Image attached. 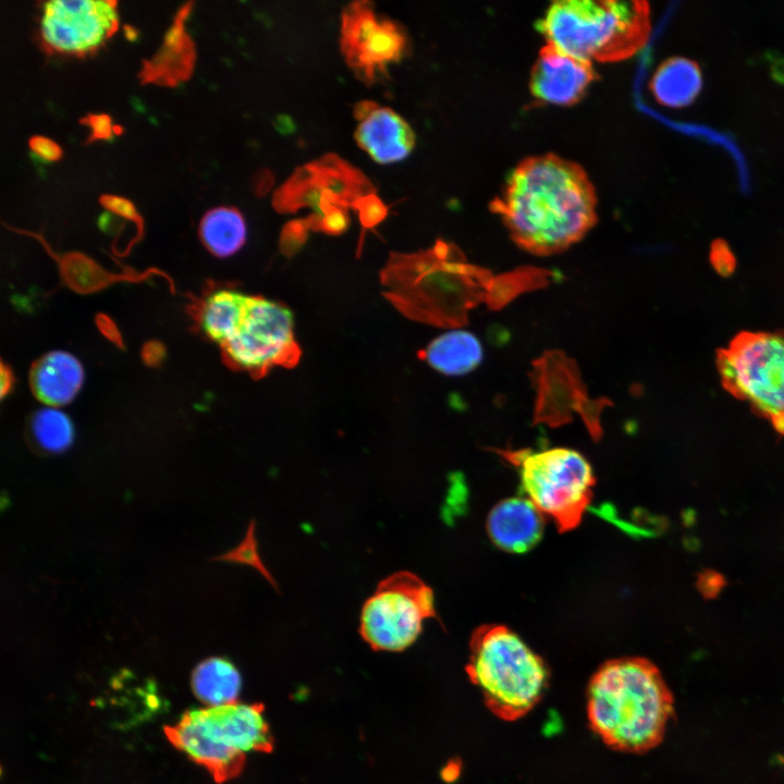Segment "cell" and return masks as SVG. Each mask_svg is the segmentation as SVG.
I'll use <instances>...</instances> for the list:
<instances>
[{
  "instance_id": "obj_1",
  "label": "cell",
  "mask_w": 784,
  "mask_h": 784,
  "mask_svg": "<svg viewBox=\"0 0 784 784\" xmlns=\"http://www.w3.org/2000/svg\"><path fill=\"white\" fill-rule=\"evenodd\" d=\"M597 194L586 171L554 154L522 160L490 203L512 241L537 256L579 242L596 224Z\"/></svg>"
},
{
  "instance_id": "obj_17",
  "label": "cell",
  "mask_w": 784,
  "mask_h": 784,
  "mask_svg": "<svg viewBox=\"0 0 784 784\" xmlns=\"http://www.w3.org/2000/svg\"><path fill=\"white\" fill-rule=\"evenodd\" d=\"M84 381L81 362L65 351H51L32 368L30 385L35 396L47 406L60 407L72 402Z\"/></svg>"
},
{
  "instance_id": "obj_20",
  "label": "cell",
  "mask_w": 784,
  "mask_h": 784,
  "mask_svg": "<svg viewBox=\"0 0 784 784\" xmlns=\"http://www.w3.org/2000/svg\"><path fill=\"white\" fill-rule=\"evenodd\" d=\"M249 297L233 289H219L208 294L199 310L201 331L212 342L224 345L237 330Z\"/></svg>"
},
{
  "instance_id": "obj_33",
  "label": "cell",
  "mask_w": 784,
  "mask_h": 784,
  "mask_svg": "<svg viewBox=\"0 0 784 784\" xmlns=\"http://www.w3.org/2000/svg\"><path fill=\"white\" fill-rule=\"evenodd\" d=\"M1 369V395L3 397L10 391L13 381L12 375L5 365H2Z\"/></svg>"
},
{
  "instance_id": "obj_16",
  "label": "cell",
  "mask_w": 784,
  "mask_h": 784,
  "mask_svg": "<svg viewBox=\"0 0 784 784\" xmlns=\"http://www.w3.org/2000/svg\"><path fill=\"white\" fill-rule=\"evenodd\" d=\"M488 535L500 549L522 553L541 538L543 515L526 498H510L498 503L487 522Z\"/></svg>"
},
{
  "instance_id": "obj_19",
  "label": "cell",
  "mask_w": 784,
  "mask_h": 784,
  "mask_svg": "<svg viewBox=\"0 0 784 784\" xmlns=\"http://www.w3.org/2000/svg\"><path fill=\"white\" fill-rule=\"evenodd\" d=\"M479 340L465 330H451L433 339L425 351L429 366L448 376L473 371L482 360Z\"/></svg>"
},
{
  "instance_id": "obj_6",
  "label": "cell",
  "mask_w": 784,
  "mask_h": 784,
  "mask_svg": "<svg viewBox=\"0 0 784 784\" xmlns=\"http://www.w3.org/2000/svg\"><path fill=\"white\" fill-rule=\"evenodd\" d=\"M498 452L517 468L527 499L555 523L560 532L581 523L596 478L579 452L567 448Z\"/></svg>"
},
{
  "instance_id": "obj_18",
  "label": "cell",
  "mask_w": 784,
  "mask_h": 784,
  "mask_svg": "<svg viewBox=\"0 0 784 784\" xmlns=\"http://www.w3.org/2000/svg\"><path fill=\"white\" fill-rule=\"evenodd\" d=\"M656 100L671 108L690 105L702 88L699 65L687 58L673 57L663 61L649 84Z\"/></svg>"
},
{
  "instance_id": "obj_31",
  "label": "cell",
  "mask_w": 784,
  "mask_h": 784,
  "mask_svg": "<svg viewBox=\"0 0 784 784\" xmlns=\"http://www.w3.org/2000/svg\"><path fill=\"white\" fill-rule=\"evenodd\" d=\"M143 356L147 364H158L164 356V350L159 343L150 342L145 346Z\"/></svg>"
},
{
  "instance_id": "obj_7",
  "label": "cell",
  "mask_w": 784,
  "mask_h": 784,
  "mask_svg": "<svg viewBox=\"0 0 784 784\" xmlns=\"http://www.w3.org/2000/svg\"><path fill=\"white\" fill-rule=\"evenodd\" d=\"M716 365L723 387L784 436V331L740 332Z\"/></svg>"
},
{
  "instance_id": "obj_10",
  "label": "cell",
  "mask_w": 784,
  "mask_h": 784,
  "mask_svg": "<svg viewBox=\"0 0 784 784\" xmlns=\"http://www.w3.org/2000/svg\"><path fill=\"white\" fill-rule=\"evenodd\" d=\"M221 348L230 364L253 373L294 364L299 350L292 311L274 301L250 295L237 330Z\"/></svg>"
},
{
  "instance_id": "obj_27",
  "label": "cell",
  "mask_w": 784,
  "mask_h": 784,
  "mask_svg": "<svg viewBox=\"0 0 784 784\" xmlns=\"http://www.w3.org/2000/svg\"><path fill=\"white\" fill-rule=\"evenodd\" d=\"M99 203L105 209L134 221L142 228V219L130 199L119 195L102 194L99 197Z\"/></svg>"
},
{
  "instance_id": "obj_4",
  "label": "cell",
  "mask_w": 784,
  "mask_h": 784,
  "mask_svg": "<svg viewBox=\"0 0 784 784\" xmlns=\"http://www.w3.org/2000/svg\"><path fill=\"white\" fill-rule=\"evenodd\" d=\"M469 648L466 672L493 714L515 721L539 702L548 685V667L509 627H478Z\"/></svg>"
},
{
  "instance_id": "obj_15",
  "label": "cell",
  "mask_w": 784,
  "mask_h": 784,
  "mask_svg": "<svg viewBox=\"0 0 784 784\" xmlns=\"http://www.w3.org/2000/svg\"><path fill=\"white\" fill-rule=\"evenodd\" d=\"M193 3L185 2L177 9L159 50L150 59L142 62L138 73L142 85L174 87L191 77L196 52L184 23Z\"/></svg>"
},
{
  "instance_id": "obj_26",
  "label": "cell",
  "mask_w": 784,
  "mask_h": 784,
  "mask_svg": "<svg viewBox=\"0 0 784 784\" xmlns=\"http://www.w3.org/2000/svg\"><path fill=\"white\" fill-rule=\"evenodd\" d=\"M358 212L359 219L365 226H371L381 221L388 212L387 206L377 194L367 195L353 206Z\"/></svg>"
},
{
  "instance_id": "obj_5",
  "label": "cell",
  "mask_w": 784,
  "mask_h": 784,
  "mask_svg": "<svg viewBox=\"0 0 784 784\" xmlns=\"http://www.w3.org/2000/svg\"><path fill=\"white\" fill-rule=\"evenodd\" d=\"M163 731L176 749L204 767L216 782L235 776L248 755L270 745L261 708L238 701L188 710Z\"/></svg>"
},
{
  "instance_id": "obj_32",
  "label": "cell",
  "mask_w": 784,
  "mask_h": 784,
  "mask_svg": "<svg viewBox=\"0 0 784 784\" xmlns=\"http://www.w3.org/2000/svg\"><path fill=\"white\" fill-rule=\"evenodd\" d=\"M272 182V175L267 170H264L260 173L256 174L253 183L255 193H257L258 195L266 194L267 191L271 187Z\"/></svg>"
},
{
  "instance_id": "obj_12",
  "label": "cell",
  "mask_w": 784,
  "mask_h": 784,
  "mask_svg": "<svg viewBox=\"0 0 784 784\" xmlns=\"http://www.w3.org/2000/svg\"><path fill=\"white\" fill-rule=\"evenodd\" d=\"M117 1L51 0L42 3L39 41L45 52L86 57L118 29Z\"/></svg>"
},
{
  "instance_id": "obj_30",
  "label": "cell",
  "mask_w": 784,
  "mask_h": 784,
  "mask_svg": "<svg viewBox=\"0 0 784 784\" xmlns=\"http://www.w3.org/2000/svg\"><path fill=\"white\" fill-rule=\"evenodd\" d=\"M723 587V577L713 572H706L699 576L698 588L708 598L714 597Z\"/></svg>"
},
{
  "instance_id": "obj_22",
  "label": "cell",
  "mask_w": 784,
  "mask_h": 784,
  "mask_svg": "<svg viewBox=\"0 0 784 784\" xmlns=\"http://www.w3.org/2000/svg\"><path fill=\"white\" fill-rule=\"evenodd\" d=\"M199 238L217 257L238 252L246 241V224L234 207H217L205 212L199 222Z\"/></svg>"
},
{
  "instance_id": "obj_13",
  "label": "cell",
  "mask_w": 784,
  "mask_h": 784,
  "mask_svg": "<svg viewBox=\"0 0 784 784\" xmlns=\"http://www.w3.org/2000/svg\"><path fill=\"white\" fill-rule=\"evenodd\" d=\"M597 77L591 62L546 44L532 65L529 89L541 103L572 106Z\"/></svg>"
},
{
  "instance_id": "obj_11",
  "label": "cell",
  "mask_w": 784,
  "mask_h": 784,
  "mask_svg": "<svg viewBox=\"0 0 784 784\" xmlns=\"http://www.w3.org/2000/svg\"><path fill=\"white\" fill-rule=\"evenodd\" d=\"M340 49L347 66L366 85L382 78L407 50L408 38L395 21L379 15L372 2L347 4L341 13Z\"/></svg>"
},
{
  "instance_id": "obj_9",
  "label": "cell",
  "mask_w": 784,
  "mask_h": 784,
  "mask_svg": "<svg viewBox=\"0 0 784 784\" xmlns=\"http://www.w3.org/2000/svg\"><path fill=\"white\" fill-rule=\"evenodd\" d=\"M376 194L368 176L336 154H327L297 167L272 195V206L281 213L311 208L315 216L333 206L353 208L360 198Z\"/></svg>"
},
{
  "instance_id": "obj_29",
  "label": "cell",
  "mask_w": 784,
  "mask_h": 784,
  "mask_svg": "<svg viewBox=\"0 0 784 784\" xmlns=\"http://www.w3.org/2000/svg\"><path fill=\"white\" fill-rule=\"evenodd\" d=\"M28 148L36 157L47 162L57 161L62 157L61 147L46 136H32L28 139Z\"/></svg>"
},
{
  "instance_id": "obj_8",
  "label": "cell",
  "mask_w": 784,
  "mask_h": 784,
  "mask_svg": "<svg viewBox=\"0 0 784 784\" xmlns=\"http://www.w3.org/2000/svg\"><path fill=\"white\" fill-rule=\"evenodd\" d=\"M427 618H438L432 589L402 571L380 581L364 602L359 633L375 650L397 652L416 641Z\"/></svg>"
},
{
  "instance_id": "obj_23",
  "label": "cell",
  "mask_w": 784,
  "mask_h": 784,
  "mask_svg": "<svg viewBox=\"0 0 784 784\" xmlns=\"http://www.w3.org/2000/svg\"><path fill=\"white\" fill-rule=\"evenodd\" d=\"M29 427L35 444L47 453L66 451L74 439L72 420L60 407L46 406L37 411Z\"/></svg>"
},
{
  "instance_id": "obj_24",
  "label": "cell",
  "mask_w": 784,
  "mask_h": 784,
  "mask_svg": "<svg viewBox=\"0 0 784 784\" xmlns=\"http://www.w3.org/2000/svg\"><path fill=\"white\" fill-rule=\"evenodd\" d=\"M216 560L249 565L256 568L259 573H261V575L265 576V578H267L272 585H274L271 575L265 567L258 553L254 522L249 524L242 542L236 548L218 556Z\"/></svg>"
},
{
  "instance_id": "obj_21",
  "label": "cell",
  "mask_w": 784,
  "mask_h": 784,
  "mask_svg": "<svg viewBox=\"0 0 784 784\" xmlns=\"http://www.w3.org/2000/svg\"><path fill=\"white\" fill-rule=\"evenodd\" d=\"M192 689L207 707L237 702L242 677L237 667L228 659L210 657L199 662L192 673Z\"/></svg>"
},
{
  "instance_id": "obj_2",
  "label": "cell",
  "mask_w": 784,
  "mask_h": 784,
  "mask_svg": "<svg viewBox=\"0 0 784 784\" xmlns=\"http://www.w3.org/2000/svg\"><path fill=\"white\" fill-rule=\"evenodd\" d=\"M673 695L659 669L640 657L604 662L587 688L592 731L612 749L644 754L663 739Z\"/></svg>"
},
{
  "instance_id": "obj_25",
  "label": "cell",
  "mask_w": 784,
  "mask_h": 784,
  "mask_svg": "<svg viewBox=\"0 0 784 784\" xmlns=\"http://www.w3.org/2000/svg\"><path fill=\"white\" fill-rule=\"evenodd\" d=\"M78 123L90 130L86 144L110 140L115 135V124H112L111 117L107 113H87L78 120Z\"/></svg>"
},
{
  "instance_id": "obj_28",
  "label": "cell",
  "mask_w": 784,
  "mask_h": 784,
  "mask_svg": "<svg viewBox=\"0 0 784 784\" xmlns=\"http://www.w3.org/2000/svg\"><path fill=\"white\" fill-rule=\"evenodd\" d=\"M710 260L714 269L723 275L730 274L735 268V257L723 240H715L710 249Z\"/></svg>"
},
{
  "instance_id": "obj_14",
  "label": "cell",
  "mask_w": 784,
  "mask_h": 784,
  "mask_svg": "<svg viewBox=\"0 0 784 784\" xmlns=\"http://www.w3.org/2000/svg\"><path fill=\"white\" fill-rule=\"evenodd\" d=\"M358 125L354 138L359 148L380 164L403 160L415 147L416 136L409 124L393 109L364 100L356 103Z\"/></svg>"
},
{
  "instance_id": "obj_3",
  "label": "cell",
  "mask_w": 784,
  "mask_h": 784,
  "mask_svg": "<svg viewBox=\"0 0 784 784\" xmlns=\"http://www.w3.org/2000/svg\"><path fill=\"white\" fill-rule=\"evenodd\" d=\"M547 44L592 63L630 58L651 33L647 1L559 0L536 23Z\"/></svg>"
}]
</instances>
